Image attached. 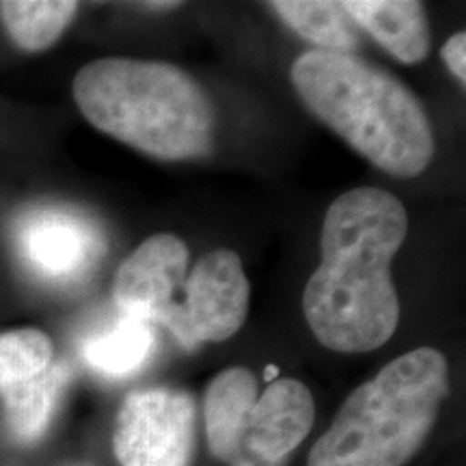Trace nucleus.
<instances>
[{"instance_id": "obj_1", "label": "nucleus", "mask_w": 466, "mask_h": 466, "mask_svg": "<svg viewBox=\"0 0 466 466\" xmlns=\"http://www.w3.org/2000/svg\"><path fill=\"white\" fill-rule=\"evenodd\" d=\"M408 233V214L382 188L343 192L326 209L322 261L307 281L302 309L309 329L329 350L371 352L400 324L391 261Z\"/></svg>"}, {"instance_id": "obj_2", "label": "nucleus", "mask_w": 466, "mask_h": 466, "mask_svg": "<svg viewBox=\"0 0 466 466\" xmlns=\"http://www.w3.org/2000/svg\"><path fill=\"white\" fill-rule=\"evenodd\" d=\"M291 83L313 115L384 173L417 177L434 156V134L417 96L393 74L354 55L309 50Z\"/></svg>"}, {"instance_id": "obj_3", "label": "nucleus", "mask_w": 466, "mask_h": 466, "mask_svg": "<svg viewBox=\"0 0 466 466\" xmlns=\"http://www.w3.org/2000/svg\"><path fill=\"white\" fill-rule=\"evenodd\" d=\"M74 102L93 127L158 160L203 158L217 110L206 89L171 63L96 58L76 74Z\"/></svg>"}, {"instance_id": "obj_4", "label": "nucleus", "mask_w": 466, "mask_h": 466, "mask_svg": "<svg viewBox=\"0 0 466 466\" xmlns=\"http://www.w3.org/2000/svg\"><path fill=\"white\" fill-rule=\"evenodd\" d=\"M450 391L439 350L417 348L350 393L309 451V466H404L421 450Z\"/></svg>"}, {"instance_id": "obj_5", "label": "nucleus", "mask_w": 466, "mask_h": 466, "mask_svg": "<svg viewBox=\"0 0 466 466\" xmlns=\"http://www.w3.org/2000/svg\"><path fill=\"white\" fill-rule=\"evenodd\" d=\"M208 447L227 466H288L316 421V401L305 384L279 378L259 393L247 367H229L208 384L203 398Z\"/></svg>"}, {"instance_id": "obj_6", "label": "nucleus", "mask_w": 466, "mask_h": 466, "mask_svg": "<svg viewBox=\"0 0 466 466\" xmlns=\"http://www.w3.org/2000/svg\"><path fill=\"white\" fill-rule=\"evenodd\" d=\"M14 247L28 275L50 285H76L106 255V236L80 209L35 206L17 217Z\"/></svg>"}, {"instance_id": "obj_7", "label": "nucleus", "mask_w": 466, "mask_h": 466, "mask_svg": "<svg viewBox=\"0 0 466 466\" xmlns=\"http://www.w3.org/2000/svg\"><path fill=\"white\" fill-rule=\"evenodd\" d=\"M186 300L162 313L167 326L186 350L208 341H225L242 329L248 316L250 285L238 253L214 248L197 261L184 285Z\"/></svg>"}, {"instance_id": "obj_8", "label": "nucleus", "mask_w": 466, "mask_h": 466, "mask_svg": "<svg viewBox=\"0 0 466 466\" xmlns=\"http://www.w3.org/2000/svg\"><path fill=\"white\" fill-rule=\"evenodd\" d=\"M195 434L197 404L190 393L137 389L119 408L113 450L121 466H188Z\"/></svg>"}, {"instance_id": "obj_9", "label": "nucleus", "mask_w": 466, "mask_h": 466, "mask_svg": "<svg viewBox=\"0 0 466 466\" xmlns=\"http://www.w3.org/2000/svg\"><path fill=\"white\" fill-rule=\"evenodd\" d=\"M188 247L173 233H156L145 240L115 275L113 299L119 313L158 324L175 305L173 294L184 283Z\"/></svg>"}, {"instance_id": "obj_10", "label": "nucleus", "mask_w": 466, "mask_h": 466, "mask_svg": "<svg viewBox=\"0 0 466 466\" xmlns=\"http://www.w3.org/2000/svg\"><path fill=\"white\" fill-rule=\"evenodd\" d=\"M354 25L363 26L401 63L423 61L430 52V26L415 0H350L341 3Z\"/></svg>"}, {"instance_id": "obj_11", "label": "nucleus", "mask_w": 466, "mask_h": 466, "mask_svg": "<svg viewBox=\"0 0 466 466\" xmlns=\"http://www.w3.org/2000/svg\"><path fill=\"white\" fill-rule=\"evenodd\" d=\"M154 346V324L119 313L113 324L85 337L80 343V357L97 376L121 380L147 365Z\"/></svg>"}, {"instance_id": "obj_12", "label": "nucleus", "mask_w": 466, "mask_h": 466, "mask_svg": "<svg viewBox=\"0 0 466 466\" xmlns=\"http://www.w3.org/2000/svg\"><path fill=\"white\" fill-rule=\"evenodd\" d=\"M69 380H72V370L67 363H52L33 380L0 393L5 401V421L15 442L33 445L48 432Z\"/></svg>"}, {"instance_id": "obj_13", "label": "nucleus", "mask_w": 466, "mask_h": 466, "mask_svg": "<svg viewBox=\"0 0 466 466\" xmlns=\"http://www.w3.org/2000/svg\"><path fill=\"white\" fill-rule=\"evenodd\" d=\"M300 37L318 44V50L352 55L359 44L357 25L341 3L330 0H275L268 5Z\"/></svg>"}, {"instance_id": "obj_14", "label": "nucleus", "mask_w": 466, "mask_h": 466, "mask_svg": "<svg viewBox=\"0 0 466 466\" xmlns=\"http://www.w3.org/2000/svg\"><path fill=\"white\" fill-rule=\"evenodd\" d=\"M78 14L74 0H5L0 22L17 48L42 52L58 42Z\"/></svg>"}, {"instance_id": "obj_15", "label": "nucleus", "mask_w": 466, "mask_h": 466, "mask_svg": "<svg viewBox=\"0 0 466 466\" xmlns=\"http://www.w3.org/2000/svg\"><path fill=\"white\" fill-rule=\"evenodd\" d=\"M50 337L37 329H15L0 333V393L33 380L52 365Z\"/></svg>"}, {"instance_id": "obj_16", "label": "nucleus", "mask_w": 466, "mask_h": 466, "mask_svg": "<svg viewBox=\"0 0 466 466\" xmlns=\"http://www.w3.org/2000/svg\"><path fill=\"white\" fill-rule=\"evenodd\" d=\"M442 61L447 63L450 72L460 80V85L466 83V33L460 31L447 39V44L441 50Z\"/></svg>"}, {"instance_id": "obj_17", "label": "nucleus", "mask_w": 466, "mask_h": 466, "mask_svg": "<svg viewBox=\"0 0 466 466\" xmlns=\"http://www.w3.org/2000/svg\"><path fill=\"white\" fill-rule=\"evenodd\" d=\"M145 9H154V11H162V9H171L177 7V3H143Z\"/></svg>"}]
</instances>
